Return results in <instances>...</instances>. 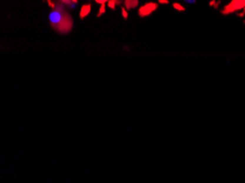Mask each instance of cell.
Returning <instances> with one entry per match:
<instances>
[{"mask_svg": "<svg viewBox=\"0 0 245 183\" xmlns=\"http://www.w3.org/2000/svg\"><path fill=\"white\" fill-rule=\"evenodd\" d=\"M49 21H50L51 28L59 34L71 33L74 28L73 18L66 11L65 6L61 4L59 1L56 8L52 9V11L49 14Z\"/></svg>", "mask_w": 245, "mask_h": 183, "instance_id": "1", "label": "cell"}, {"mask_svg": "<svg viewBox=\"0 0 245 183\" xmlns=\"http://www.w3.org/2000/svg\"><path fill=\"white\" fill-rule=\"evenodd\" d=\"M245 8V0H231L228 4H225L224 8L221 10L223 16H229L234 12H239L240 10Z\"/></svg>", "mask_w": 245, "mask_h": 183, "instance_id": "2", "label": "cell"}, {"mask_svg": "<svg viewBox=\"0 0 245 183\" xmlns=\"http://www.w3.org/2000/svg\"><path fill=\"white\" fill-rule=\"evenodd\" d=\"M158 2H146L143 6H141L137 10V16L140 18L150 17L153 12H155L158 9Z\"/></svg>", "mask_w": 245, "mask_h": 183, "instance_id": "3", "label": "cell"}, {"mask_svg": "<svg viewBox=\"0 0 245 183\" xmlns=\"http://www.w3.org/2000/svg\"><path fill=\"white\" fill-rule=\"evenodd\" d=\"M90 11H91V4H84L81 6V8L79 10V18L80 20H84L90 14Z\"/></svg>", "mask_w": 245, "mask_h": 183, "instance_id": "4", "label": "cell"}, {"mask_svg": "<svg viewBox=\"0 0 245 183\" xmlns=\"http://www.w3.org/2000/svg\"><path fill=\"white\" fill-rule=\"evenodd\" d=\"M123 6L128 10H132L139 7V0H123Z\"/></svg>", "mask_w": 245, "mask_h": 183, "instance_id": "5", "label": "cell"}, {"mask_svg": "<svg viewBox=\"0 0 245 183\" xmlns=\"http://www.w3.org/2000/svg\"><path fill=\"white\" fill-rule=\"evenodd\" d=\"M171 6H173V8H174L175 10H177V11H179V12H184V11L186 10L183 4H180L179 2H174Z\"/></svg>", "mask_w": 245, "mask_h": 183, "instance_id": "6", "label": "cell"}, {"mask_svg": "<svg viewBox=\"0 0 245 183\" xmlns=\"http://www.w3.org/2000/svg\"><path fill=\"white\" fill-rule=\"evenodd\" d=\"M129 10L125 8L124 6H122L121 7V16H122V18L124 19V20H128L129 19V12H128Z\"/></svg>", "mask_w": 245, "mask_h": 183, "instance_id": "7", "label": "cell"}, {"mask_svg": "<svg viewBox=\"0 0 245 183\" xmlns=\"http://www.w3.org/2000/svg\"><path fill=\"white\" fill-rule=\"evenodd\" d=\"M106 8H107V4H100V8H99V10H98V13H97V17L100 18L102 14H104V13H106Z\"/></svg>", "mask_w": 245, "mask_h": 183, "instance_id": "8", "label": "cell"}, {"mask_svg": "<svg viewBox=\"0 0 245 183\" xmlns=\"http://www.w3.org/2000/svg\"><path fill=\"white\" fill-rule=\"evenodd\" d=\"M62 4H64L65 7H69V8H74V2L71 0H58Z\"/></svg>", "mask_w": 245, "mask_h": 183, "instance_id": "9", "label": "cell"}, {"mask_svg": "<svg viewBox=\"0 0 245 183\" xmlns=\"http://www.w3.org/2000/svg\"><path fill=\"white\" fill-rule=\"evenodd\" d=\"M116 6H118V4H116V2L113 1V0H109L108 2H107V7H108L109 9H111V10H113V11L116 10Z\"/></svg>", "mask_w": 245, "mask_h": 183, "instance_id": "10", "label": "cell"}, {"mask_svg": "<svg viewBox=\"0 0 245 183\" xmlns=\"http://www.w3.org/2000/svg\"><path fill=\"white\" fill-rule=\"evenodd\" d=\"M44 1L47 2V6H49L51 9H55L56 8V6H57V4L55 2L54 0H44Z\"/></svg>", "mask_w": 245, "mask_h": 183, "instance_id": "11", "label": "cell"}, {"mask_svg": "<svg viewBox=\"0 0 245 183\" xmlns=\"http://www.w3.org/2000/svg\"><path fill=\"white\" fill-rule=\"evenodd\" d=\"M94 1L98 4H107L109 0H94Z\"/></svg>", "mask_w": 245, "mask_h": 183, "instance_id": "12", "label": "cell"}, {"mask_svg": "<svg viewBox=\"0 0 245 183\" xmlns=\"http://www.w3.org/2000/svg\"><path fill=\"white\" fill-rule=\"evenodd\" d=\"M158 4H169V0H157Z\"/></svg>", "mask_w": 245, "mask_h": 183, "instance_id": "13", "label": "cell"}, {"mask_svg": "<svg viewBox=\"0 0 245 183\" xmlns=\"http://www.w3.org/2000/svg\"><path fill=\"white\" fill-rule=\"evenodd\" d=\"M236 16H237L239 18H244V17H245V8L243 9V11H242V12H239V13H237Z\"/></svg>", "mask_w": 245, "mask_h": 183, "instance_id": "14", "label": "cell"}, {"mask_svg": "<svg viewBox=\"0 0 245 183\" xmlns=\"http://www.w3.org/2000/svg\"><path fill=\"white\" fill-rule=\"evenodd\" d=\"M216 0H210L209 1V7H214V4H216Z\"/></svg>", "mask_w": 245, "mask_h": 183, "instance_id": "15", "label": "cell"}, {"mask_svg": "<svg viewBox=\"0 0 245 183\" xmlns=\"http://www.w3.org/2000/svg\"><path fill=\"white\" fill-rule=\"evenodd\" d=\"M220 4H221V0H218V1L216 2V4H214V7H213V8L218 10V9H219V6H220Z\"/></svg>", "mask_w": 245, "mask_h": 183, "instance_id": "16", "label": "cell"}, {"mask_svg": "<svg viewBox=\"0 0 245 183\" xmlns=\"http://www.w3.org/2000/svg\"><path fill=\"white\" fill-rule=\"evenodd\" d=\"M71 1H73V2H74V4H78V0H71Z\"/></svg>", "mask_w": 245, "mask_h": 183, "instance_id": "17", "label": "cell"}]
</instances>
